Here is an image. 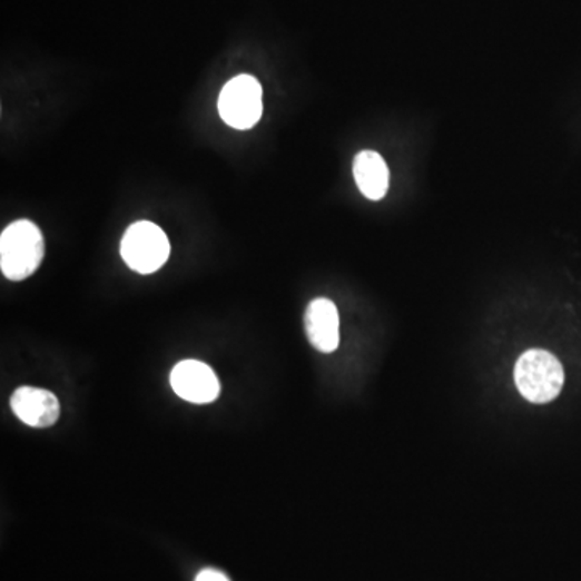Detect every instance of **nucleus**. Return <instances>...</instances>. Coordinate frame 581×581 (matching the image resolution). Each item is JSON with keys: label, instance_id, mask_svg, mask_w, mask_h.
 <instances>
[{"label": "nucleus", "instance_id": "1", "mask_svg": "<svg viewBox=\"0 0 581 581\" xmlns=\"http://www.w3.org/2000/svg\"><path fill=\"white\" fill-rule=\"evenodd\" d=\"M46 254L45 236L30 220H17L0 236V268L10 282L30 278Z\"/></svg>", "mask_w": 581, "mask_h": 581}, {"label": "nucleus", "instance_id": "7", "mask_svg": "<svg viewBox=\"0 0 581 581\" xmlns=\"http://www.w3.org/2000/svg\"><path fill=\"white\" fill-rule=\"evenodd\" d=\"M307 338L315 349L323 354H332L339 346V314L333 301L317 297L307 306L306 317Z\"/></svg>", "mask_w": 581, "mask_h": 581}, {"label": "nucleus", "instance_id": "4", "mask_svg": "<svg viewBox=\"0 0 581 581\" xmlns=\"http://www.w3.org/2000/svg\"><path fill=\"white\" fill-rule=\"evenodd\" d=\"M262 86L250 75H239L226 82L218 97V112L226 125L236 129L256 127L264 102Z\"/></svg>", "mask_w": 581, "mask_h": 581}, {"label": "nucleus", "instance_id": "6", "mask_svg": "<svg viewBox=\"0 0 581 581\" xmlns=\"http://www.w3.org/2000/svg\"><path fill=\"white\" fill-rule=\"evenodd\" d=\"M10 407L18 420L32 429H49L60 418L59 400L42 387H18L10 397Z\"/></svg>", "mask_w": 581, "mask_h": 581}, {"label": "nucleus", "instance_id": "9", "mask_svg": "<svg viewBox=\"0 0 581 581\" xmlns=\"http://www.w3.org/2000/svg\"><path fill=\"white\" fill-rule=\"evenodd\" d=\"M196 581H229L225 573L218 572V570L206 569L196 577Z\"/></svg>", "mask_w": 581, "mask_h": 581}, {"label": "nucleus", "instance_id": "3", "mask_svg": "<svg viewBox=\"0 0 581 581\" xmlns=\"http://www.w3.org/2000/svg\"><path fill=\"white\" fill-rule=\"evenodd\" d=\"M120 253L131 270L149 275L164 267L170 257V242L160 226L152 221H136L125 233Z\"/></svg>", "mask_w": 581, "mask_h": 581}, {"label": "nucleus", "instance_id": "5", "mask_svg": "<svg viewBox=\"0 0 581 581\" xmlns=\"http://www.w3.org/2000/svg\"><path fill=\"white\" fill-rule=\"evenodd\" d=\"M171 387L181 400L193 404H209L220 394V383L209 365L199 361H183L171 371Z\"/></svg>", "mask_w": 581, "mask_h": 581}, {"label": "nucleus", "instance_id": "8", "mask_svg": "<svg viewBox=\"0 0 581 581\" xmlns=\"http://www.w3.org/2000/svg\"><path fill=\"white\" fill-rule=\"evenodd\" d=\"M354 178L358 191L367 199L382 200L390 186V170L385 159L375 150H362L354 159Z\"/></svg>", "mask_w": 581, "mask_h": 581}, {"label": "nucleus", "instance_id": "2", "mask_svg": "<svg viewBox=\"0 0 581 581\" xmlns=\"http://www.w3.org/2000/svg\"><path fill=\"white\" fill-rule=\"evenodd\" d=\"M520 394L533 404H548L561 394L564 368L554 354L530 349L520 355L514 372Z\"/></svg>", "mask_w": 581, "mask_h": 581}]
</instances>
